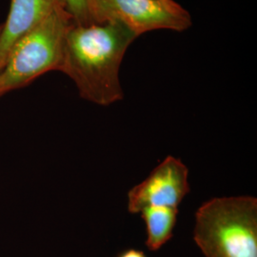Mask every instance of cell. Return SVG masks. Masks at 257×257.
Masks as SVG:
<instances>
[{"label":"cell","instance_id":"cell-5","mask_svg":"<svg viewBox=\"0 0 257 257\" xmlns=\"http://www.w3.org/2000/svg\"><path fill=\"white\" fill-rule=\"evenodd\" d=\"M190 193L189 170L174 156H167L147 178L135 186L128 193V210L140 213L149 207L178 208Z\"/></svg>","mask_w":257,"mask_h":257},{"label":"cell","instance_id":"cell-8","mask_svg":"<svg viewBox=\"0 0 257 257\" xmlns=\"http://www.w3.org/2000/svg\"><path fill=\"white\" fill-rule=\"evenodd\" d=\"M66 9L75 24L86 25L93 23V0H63Z\"/></svg>","mask_w":257,"mask_h":257},{"label":"cell","instance_id":"cell-1","mask_svg":"<svg viewBox=\"0 0 257 257\" xmlns=\"http://www.w3.org/2000/svg\"><path fill=\"white\" fill-rule=\"evenodd\" d=\"M138 36L116 20L86 25L73 23L65 38L61 72L74 81L80 96L101 106L123 98L119 71Z\"/></svg>","mask_w":257,"mask_h":257},{"label":"cell","instance_id":"cell-7","mask_svg":"<svg viewBox=\"0 0 257 257\" xmlns=\"http://www.w3.org/2000/svg\"><path fill=\"white\" fill-rule=\"evenodd\" d=\"M146 226V246L156 251L173 237L178 208L149 207L140 211Z\"/></svg>","mask_w":257,"mask_h":257},{"label":"cell","instance_id":"cell-2","mask_svg":"<svg viewBox=\"0 0 257 257\" xmlns=\"http://www.w3.org/2000/svg\"><path fill=\"white\" fill-rule=\"evenodd\" d=\"M193 240L206 257H257V199L216 197L195 213Z\"/></svg>","mask_w":257,"mask_h":257},{"label":"cell","instance_id":"cell-9","mask_svg":"<svg viewBox=\"0 0 257 257\" xmlns=\"http://www.w3.org/2000/svg\"><path fill=\"white\" fill-rule=\"evenodd\" d=\"M117 257H147L146 254L144 253V251L136 249V248H130L125 251H123L122 253H120Z\"/></svg>","mask_w":257,"mask_h":257},{"label":"cell","instance_id":"cell-6","mask_svg":"<svg viewBox=\"0 0 257 257\" xmlns=\"http://www.w3.org/2000/svg\"><path fill=\"white\" fill-rule=\"evenodd\" d=\"M61 6H65L63 0H12L0 32V70L19 39Z\"/></svg>","mask_w":257,"mask_h":257},{"label":"cell","instance_id":"cell-10","mask_svg":"<svg viewBox=\"0 0 257 257\" xmlns=\"http://www.w3.org/2000/svg\"><path fill=\"white\" fill-rule=\"evenodd\" d=\"M1 29H2V24L0 25V32H1Z\"/></svg>","mask_w":257,"mask_h":257},{"label":"cell","instance_id":"cell-4","mask_svg":"<svg viewBox=\"0 0 257 257\" xmlns=\"http://www.w3.org/2000/svg\"><path fill=\"white\" fill-rule=\"evenodd\" d=\"M93 23L116 20L138 37L155 30L183 32L192 26L190 13L175 0H93Z\"/></svg>","mask_w":257,"mask_h":257},{"label":"cell","instance_id":"cell-3","mask_svg":"<svg viewBox=\"0 0 257 257\" xmlns=\"http://www.w3.org/2000/svg\"><path fill=\"white\" fill-rule=\"evenodd\" d=\"M74 23L65 6L19 39L0 70V96L26 87L50 71H59L66 35Z\"/></svg>","mask_w":257,"mask_h":257}]
</instances>
